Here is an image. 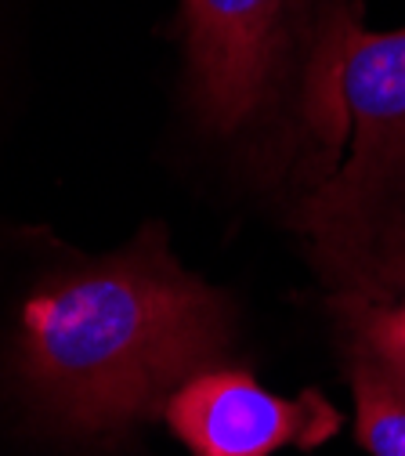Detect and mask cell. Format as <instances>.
I'll return each instance as SVG.
<instances>
[{
  "mask_svg": "<svg viewBox=\"0 0 405 456\" xmlns=\"http://www.w3.org/2000/svg\"><path fill=\"white\" fill-rule=\"evenodd\" d=\"M163 420L192 456H271L319 449L340 431V413L322 391L282 398L243 370L214 366L166 398Z\"/></svg>",
  "mask_w": 405,
  "mask_h": 456,
  "instance_id": "cell-4",
  "label": "cell"
},
{
  "mask_svg": "<svg viewBox=\"0 0 405 456\" xmlns=\"http://www.w3.org/2000/svg\"><path fill=\"white\" fill-rule=\"evenodd\" d=\"M359 8L344 0H185L189 87L221 134L257 124L297 91L319 170L336 142V73Z\"/></svg>",
  "mask_w": 405,
  "mask_h": 456,
  "instance_id": "cell-3",
  "label": "cell"
},
{
  "mask_svg": "<svg viewBox=\"0 0 405 456\" xmlns=\"http://www.w3.org/2000/svg\"><path fill=\"white\" fill-rule=\"evenodd\" d=\"M344 366L355 395V431L373 456H405V370L359 337H344Z\"/></svg>",
  "mask_w": 405,
  "mask_h": 456,
  "instance_id": "cell-5",
  "label": "cell"
},
{
  "mask_svg": "<svg viewBox=\"0 0 405 456\" xmlns=\"http://www.w3.org/2000/svg\"><path fill=\"white\" fill-rule=\"evenodd\" d=\"M297 232L333 297L405 294V29L352 26L336 73L333 156L304 185Z\"/></svg>",
  "mask_w": 405,
  "mask_h": 456,
  "instance_id": "cell-2",
  "label": "cell"
},
{
  "mask_svg": "<svg viewBox=\"0 0 405 456\" xmlns=\"http://www.w3.org/2000/svg\"><path fill=\"white\" fill-rule=\"evenodd\" d=\"M228 348L224 294L174 261L159 232L54 279L22 308L29 387L91 435L163 413L185 380L224 366Z\"/></svg>",
  "mask_w": 405,
  "mask_h": 456,
  "instance_id": "cell-1",
  "label": "cell"
},
{
  "mask_svg": "<svg viewBox=\"0 0 405 456\" xmlns=\"http://www.w3.org/2000/svg\"><path fill=\"white\" fill-rule=\"evenodd\" d=\"M336 322L344 337H359L398 370H405V294L394 301L366 297H333Z\"/></svg>",
  "mask_w": 405,
  "mask_h": 456,
  "instance_id": "cell-6",
  "label": "cell"
}]
</instances>
